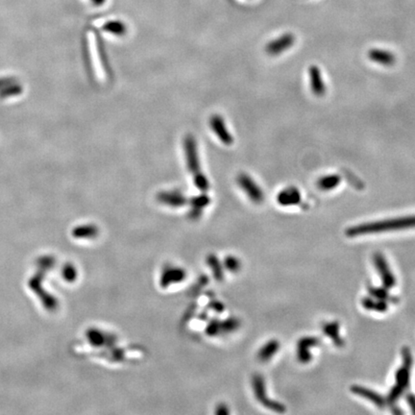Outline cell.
I'll use <instances>...</instances> for the list:
<instances>
[{"label":"cell","instance_id":"1","mask_svg":"<svg viewBox=\"0 0 415 415\" xmlns=\"http://www.w3.org/2000/svg\"><path fill=\"white\" fill-rule=\"evenodd\" d=\"M415 215H411V216L386 219V220H381L377 222H371V223H365L358 226H353L346 231V234L348 236H357L362 234L383 233V232H389V231L401 230V229H407V228L409 229V228H415Z\"/></svg>","mask_w":415,"mask_h":415},{"label":"cell","instance_id":"2","mask_svg":"<svg viewBox=\"0 0 415 415\" xmlns=\"http://www.w3.org/2000/svg\"><path fill=\"white\" fill-rule=\"evenodd\" d=\"M403 358H404V364L402 368L399 369L396 373V386L392 389L388 398V401L390 403L395 402L404 393L405 389H407L409 386L410 372H411V367L413 363V358L408 348H405L403 350Z\"/></svg>","mask_w":415,"mask_h":415},{"label":"cell","instance_id":"3","mask_svg":"<svg viewBox=\"0 0 415 415\" xmlns=\"http://www.w3.org/2000/svg\"><path fill=\"white\" fill-rule=\"evenodd\" d=\"M184 151L185 156L186 165L189 172L194 176L202 174L201 164L198 154L197 142L192 135H186L184 138Z\"/></svg>","mask_w":415,"mask_h":415},{"label":"cell","instance_id":"4","mask_svg":"<svg viewBox=\"0 0 415 415\" xmlns=\"http://www.w3.org/2000/svg\"><path fill=\"white\" fill-rule=\"evenodd\" d=\"M236 183L254 204H261L263 202L264 193L250 175L246 173H239L236 177Z\"/></svg>","mask_w":415,"mask_h":415},{"label":"cell","instance_id":"5","mask_svg":"<svg viewBox=\"0 0 415 415\" xmlns=\"http://www.w3.org/2000/svg\"><path fill=\"white\" fill-rule=\"evenodd\" d=\"M294 43H295L294 35L291 33H285L284 35L269 42L265 46V52L270 56H279L283 52L291 48Z\"/></svg>","mask_w":415,"mask_h":415},{"label":"cell","instance_id":"6","mask_svg":"<svg viewBox=\"0 0 415 415\" xmlns=\"http://www.w3.org/2000/svg\"><path fill=\"white\" fill-rule=\"evenodd\" d=\"M209 126L212 132L216 135L219 140L225 145H232L233 143V135L227 128L225 120L219 115H213L209 118Z\"/></svg>","mask_w":415,"mask_h":415},{"label":"cell","instance_id":"7","mask_svg":"<svg viewBox=\"0 0 415 415\" xmlns=\"http://www.w3.org/2000/svg\"><path fill=\"white\" fill-rule=\"evenodd\" d=\"M185 271L184 268L168 265L164 267L161 271L160 277V285L163 288H166L173 284H179L185 279Z\"/></svg>","mask_w":415,"mask_h":415},{"label":"cell","instance_id":"8","mask_svg":"<svg viewBox=\"0 0 415 415\" xmlns=\"http://www.w3.org/2000/svg\"><path fill=\"white\" fill-rule=\"evenodd\" d=\"M157 200L167 207L170 208H181L188 203V199L186 196L177 189L173 190H165L161 191L157 195Z\"/></svg>","mask_w":415,"mask_h":415},{"label":"cell","instance_id":"9","mask_svg":"<svg viewBox=\"0 0 415 415\" xmlns=\"http://www.w3.org/2000/svg\"><path fill=\"white\" fill-rule=\"evenodd\" d=\"M253 389L255 390V394L257 399L259 400L260 403H262V405L266 406L268 409H271L275 412H279V413H283L285 411L284 406H282L279 403L270 401V399L268 400V398L266 397L265 394V384L263 379L261 378V376L256 375L253 378Z\"/></svg>","mask_w":415,"mask_h":415},{"label":"cell","instance_id":"10","mask_svg":"<svg viewBox=\"0 0 415 415\" xmlns=\"http://www.w3.org/2000/svg\"><path fill=\"white\" fill-rule=\"evenodd\" d=\"M301 193L295 186H288L279 192L277 195V202L284 207L296 206L301 202Z\"/></svg>","mask_w":415,"mask_h":415},{"label":"cell","instance_id":"11","mask_svg":"<svg viewBox=\"0 0 415 415\" xmlns=\"http://www.w3.org/2000/svg\"><path fill=\"white\" fill-rule=\"evenodd\" d=\"M374 261H375L376 267L378 268V271L381 275L384 285L387 288L393 287L395 285L396 281H395V278H394L392 272L389 269V265H388L385 258L380 253H377L374 256Z\"/></svg>","mask_w":415,"mask_h":415},{"label":"cell","instance_id":"12","mask_svg":"<svg viewBox=\"0 0 415 415\" xmlns=\"http://www.w3.org/2000/svg\"><path fill=\"white\" fill-rule=\"evenodd\" d=\"M210 202V198L208 195L205 194V192H202L201 194L192 197L190 200H188V203L190 205V208L188 211V215L191 219H197L201 216L202 211L205 208L208 206Z\"/></svg>","mask_w":415,"mask_h":415},{"label":"cell","instance_id":"13","mask_svg":"<svg viewBox=\"0 0 415 415\" xmlns=\"http://www.w3.org/2000/svg\"><path fill=\"white\" fill-rule=\"evenodd\" d=\"M310 73V81H311V88L312 93L315 96H323L326 92V86L324 83V80L322 79V75L320 72V69L316 66H311L309 70Z\"/></svg>","mask_w":415,"mask_h":415},{"label":"cell","instance_id":"14","mask_svg":"<svg viewBox=\"0 0 415 415\" xmlns=\"http://www.w3.org/2000/svg\"><path fill=\"white\" fill-rule=\"evenodd\" d=\"M318 343V340L313 337H305L299 340L297 345V357L301 363H309L311 356L310 348Z\"/></svg>","mask_w":415,"mask_h":415},{"label":"cell","instance_id":"15","mask_svg":"<svg viewBox=\"0 0 415 415\" xmlns=\"http://www.w3.org/2000/svg\"><path fill=\"white\" fill-rule=\"evenodd\" d=\"M368 57L371 61L387 67L394 65L396 62V57L393 53L383 49H371L368 52Z\"/></svg>","mask_w":415,"mask_h":415},{"label":"cell","instance_id":"16","mask_svg":"<svg viewBox=\"0 0 415 415\" xmlns=\"http://www.w3.org/2000/svg\"><path fill=\"white\" fill-rule=\"evenodd\" d=\"M279 349L280 343L278 340H269L260 347L258 352V359L260 361V363H267L276 355Z\"/></svg>","mask_w":415,"mask_h":415},{"label":"cell","instance_id":"17","mask_svg":"<svg viewBox=\"0 0 415 415\" xmlns=\"http://www.w3.org/2000/svg\"><path fill=\"white\" fill-rule=\"evenodd\" d=\"M351 390L353 393L359 395V396H363V398L368 399L369 401H371L372 403H374L375 405L383 408L386 405V400L378 393L370 390V389H365L363 387H359V386H354L351 388Z\"/></svg>","mask_w":415,"mask_h":415},{"label":"cell","instance_id":"18","mask_svg":"<svg viewBox=\"0 0 415 415\" xmlns=\"http://www.w3.org/2000/svg\"><path fill=\"white\" fill-rule=\"evenodd\" d=\"M103 30L115 36H124L127 33V26L120 21H110L103 25Z\"/></svg>","mask_w":415,"mask_h":415},{"label":"cell","instance_id":"19","mask_svg":"<svg viewBox=\"0 0 415 415\" xmlns=\"http://www.w3.org/2000/svg\"><path fill=\"white\" fill-rule=\"evenodd\" d=\"M340 183V177L336 174L327 175L320 178L317 182V185L321 190H331L337 187Z\"/></svg>","mask_w":415,"mask_h":415},{"label":"cell","instance_id":"20","mask_svg":"<svg viewBox=\"0 0 415 415\" xmlns=\"http://www.w3.org/2000/svg\"><path fill=\"white\" fill-rule=\"evenodd\" d=\"M23 91V88L19 82L14 83V84H12V85H10V86H8V87H6V88H4L3 90L0 91V98L6 99V98L18 96V95L22 94Z\"/></svg>","mask_w":415,"mask_h":415},{"label":"cell","instance_id":"21","mask_svg":"<svg viewBox=\"0 0 415 415\" xmlns=\"http://www.w3.org/2000/svg\"><path fill=\"white\" fill-rule=\"evenodd\" d=\"M363 306L368 310H373L377 311H386L388 310V304L384 300L373 301L371 299H364L363 302Z\"/></svg>","mask_w":415,"mask_h":415},{"label":"cell","instance_id":"22","mask_svg":"<svg viewBox=\"0 0 415 415\" xmlns=\"http://www.w3.org/2000/svg\"><path fill=\"white\" fill-rule=\"evenodd\" d=\"M208 265L210 266L211 271H212L213 275L215 276V278L217 280H221L222 276H223V273H222L223 270H222V264L220 263V261L214 256H209L208 259Z\"/></svg>","mask_w":415,"mask_h":415},{"label":"cell","instance_id":"23","mask_svg":"<svg viewBox=\"0 0 415 415\" xmlns=\"http://www.w3.org/2000/svg\"><path fill=\"white\" fill-rule=\"evenodd\" d=\"M324 332L327 336H329L334 339V341L337 345H341L342 342H341L339 336H338V325L337 324L333 323V324L326 325L324 327Z\"/></svg>","mask_w":415,"mask_h":415},{"label":"cell","instance_id":"24","mask_svg":"<svg viewBox=\"0 0 415 415\" xmlns=\"http://www.w3.org/2000/svg\"><path fill=\"white\" fill-rule=\"evenodd\" d=\"M224 267L231 272H236L240 268V261L239 259L233 256H229L225 259Z\"/></svg>","mask_w":415,"mask_h":415},{"label":"cell","instance_id":"25","mask_svg":"<svg viewBox=\"0 0 415 415\" xmlns=\"http://www.w3.org/2000/svg\"><path fill=\"white\" fill-rule=\"evenodd\" d=\"M371 294L375 295L378 299L384 300V301L385 300H388L389 298H391L387 291H385L383 289H379V288H377V289H371Z\"/></svg>","mask_w":415,"mask_h":415},{"label":"cell","instance_id":"26","mask_svg":"<svg viewBox=\"0 0 415 415\" xmlns=\"http://www.w3.org/2000/svg\"><path fill=\"white\" fill-rule=\"evenodd\" d=\"M17 82H18V80L15 79V78L0 77V91L3 90L4 88H6V87H8V86H10L12 84H14V83H17Z\"/></svg>","mask_w":415,"mask_h":415},{"label":"cell","instance_id":"27","mask_svg":"<svg viewBox=\"0 0 415 415\" xmlns=\"http://www.w3.org/2000/svg\"><path fill=\"white\" fill-rule=\"evenodd\" d=\"M408 403L410 404V406H411V408H412V410H413V413L415 414V395H413V394H410L409 396H408Z\"/></svg>","mask_w":415,"mask_h":415},{"label":"cell","instance_id":"28","mask_svg":"<svg viewBox=\"0 0 415 415\" xmlns=\"http://www.w3.org/2000/svg\"><path fill=\"white\" fill-rule=\"evenodd\" d=\"M94 5H96V6H101V5H103L104 3L106 2V0H91Z\"/></svg>","mask_w":415,"mask_h":415}]
</instances>
